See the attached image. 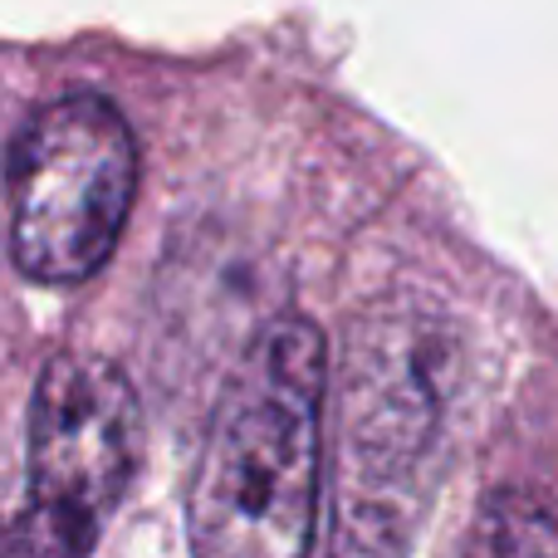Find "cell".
<instances>
[{"mask_svg":"<svg viewBox=\"0 0 558 558\" xmlns=\"http://www.w3.org/2000/svg\"><path fill=\"white\" fill-rule=\"evenodd\" d=\"M137 192V143L108 98L64 94L10 143V255L39 284H78L113 255Z\"/></svg>","mask_w":558,"mask_h":558,"instance_id":"2","label":"cell"},{"mask_svg":"<svg viewBox=\"0 0 558 558\" xmlns=\"http://www.w3.org/2000/svg\"><path fill=\"white\" fill-rule=\"evenodd\" d=\"M143 451L137 392L113 363L54 357L29 402V500L5 534L10 554H84L123 500Z\"/></svg>","mask_w":558,"mask_h":558,"instance_id":"3","label":"cell"},{"mask_svg":"<svg viewBox=\"0 0 558 558\" xmlns=\"http://www.w3.org/2000/svg\"><path fill=\"white\" fill-rule=\"evenodd\" d=\"M324 338L279 324L231 377L186 495L192 544L211 558H289L314 539Z\"/></svg>","mask_w":558,"mask_h":558,"instance_id":"1","label":"cell"}]
</instances>
